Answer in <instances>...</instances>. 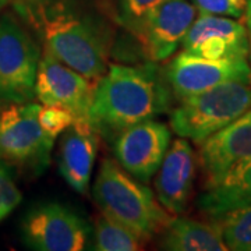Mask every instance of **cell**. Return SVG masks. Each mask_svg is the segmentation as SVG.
I'll list each match as a JSON object with an SVG mask.
<instances>
[{"instance_id":"obj_10","label":"cell","mask_w":251,"mask_h":251,"mask_svg":"<svg viewBox=\"0 0 251 251\" xmlns=\"http://www.w3.org/2000/svg\"><path fill=\"white\" fill-rule=\"evenodd\" d=\"M197 13L191 0H163L151 10L133 35L145 57L153 63L169 59L181 45Z\"/></svg>"},{"instance_id":"obj_14","label":"cell","mask_w":251,"mask_h":251,"mask_svg":"<svg viewBox=\"0 0 251 251\" xmlns=\"http://www.w3.org/2000/svg\"><path fill=\"white\" fill-rule=\"evenodd\" d=\"M200 163L205 181L218 179L242 162L251 159V106L230 125L200 144Z\"/></svg>"},{"instance_id":"obj_4","label":"cell","mask_w":251,"mask_h":251,"mask_svg":"<svg viewBox=\"0 0 251 251\" xmlns=\"http://www.w3.org/2000/svg\"><path fill=\"white\" fill-rule=\"evenodd\" d=\"M179 100L171 110V128L201 144L250 109L251 84L230 81Z\"/></svg>"},{"instance_id":"obj_18","label":"cell","mask_w":251,"mask_h":251,"mask_svg":"<svg viewBox=\"0 0 251 251\" xmlns=\"http://www.w3.org/2000/svg\"><path fill=\"white\" fill-rule=\"evenodd\" d=\"M141 240L130 229L100 212L95 219L94 250L97 251H137L143 250Z\"/></svg>"},{"instance_id":"obj_11","label":"cell","mask_w":251,"mask_h":251,"mask_svg":"<svg viewBox=\"0 0 251 251\" xmlns=\"http://www.w3.org/2000/svg\"><path fill=\"white\" fill-rule=\"evenodd\" d=\"M171 145V130L156 120H145L123 130L113 140L116 162L135 179L150 183Z\"/></svg>"},{"instance_id":"obj_3","label":"cell","mask_w":251,"mask_h":251,"mask_svg":"<svg viewBox=\"0 0 251 251\" xmlns=\"http://www.w3.org/2000/svg\"><path fill=\"white\" fill-rule=\"evenodd\" d=\"M92 194L103 214L130 229L144 242L159 234L173 218L145 183L109 158L99 166Z\"/></svg>"},{"instance_id":"obj_17","label":"cell","mask_w":251,"mask_h":251,"mask_svg":"<svg viewBox=\"0 0 251 251\" xmlns=\"http://www.w3.org/2000/svg\"><path fill=\"white\" fill-rule=\"evenodd\" d=\"M159 249L169 251H226L219 226L191 218H172L159 232Z\"/></svg>"},{"instance_id":"obj_21","label":"cell","mask_w":251,"mask_h":251,"mask_svg":"<svg viewBox=\"0 0 251 251\" xmlns=\"http://www.w3.org/2000/svg\"><path fill=\"white\" fill-rule=\"evenodd\" d=\"M38 120L45 133L50 140H56L63 134L70 126L77 120L70 110L54 106V105H41L38 112Z\"/></svg>"},{"instance_id":"obj_9","label":"cell","mask_w":251,"mask_h":251,"mask_svg":"<svg viewBox=\"0 0 251 251\" xmlns=\"http://www.w3.org/2000/svg\"><path fill=\"white\" fill-rule=\"evenodd\" d=\"M97 82L73 70L44 49L35 81V98L42 105L70 110L77 120L90 123V112Z\"/></svg>"},{"instance_id":"obj_22","label":"cell","mask_w":251,"mask_h":251,"mask_svg":"<svg viewBox=\"0 0 251 251\" xmlns=\"http://www.w3.org/2000/svg\"><path fill=\"white\" fill-rule=\"evenodd\" d=\"M23 201V194L6 165L0 163V222L17 208Z\"/></svg>"},{"instance_id":"obj_20","label":"cell","mask_w":251,"mask_h":251,"mask_svg":"<svg viewBox=\"0 0 251 251\" xmlns=\"http://www.w3.org/2000/svg\"><path fill=\"white\" fill-rule=\"evenodd\" d=\"M163 0H116L115 20L131 35H134L147 14Z\"/></svg>"},{"instance_id":"obj_16","label":"cell","mask_w":251,"mask_h":251,"mask_svg":"<svg viewBox=\"0 0 251 251\" xmlns=\"http://www.w3.org/2000/svg\"><path fill=\"white\" fill-rule=\"evenodd\" d=\"M251 204V159L236 165L218 179L205 181L200 209L211 219Z\"/></svg>"},{"instance_id":"obj_6","label":"cell","mask_w":251,"mask_h":251,"mask_svg":"<svg viewBox=\"0 0 251 251\" xmlns=\"http://www.w3.org/2000/svg\"><path fill=\"white\" fill-rule=\"evenodd\" d=\"M41 105L10 103L0 112V159L36 173L49 165L53 140L38 120Z\"/></svg>"},{"instance_id":"obj_25","label":"cell","mask_w":251,"mask_h":251,"mask_svg":"<svg viewBox=\"0 0 251 251\" xmlns=\"http://www.w3.org/2000/svg\"><path fill=\"white\" fill-rule=\"evenodd\" d=\"M10 3V0H0V10H3Z\"/></svg>"},{"instance_id":"obj_15","label":"cell","mask_w":251,"mask_h":251,"mask_svg":"<svg viewBox=\"0 0 251 251\" xmlns=\"http://www.w3.org/2000/svg\"><path fill=\"white\" fill-rule=\"evenodd\" d=\"M98 131L84 120H75L64 133L59 148V172L78 194L90 190L94 162L98 152Z\"/></svg>"},{"instance_id":"obj_24","label":"cell","mask_w":251,"mask_h":251,"mask_svg":"<svg viewBox=\"0 0 251 251\" xmlns=\"http://www.w3.org/2000/svg\"><path fill=\"white\" fill-rule=\"evenodd\" d=\"M244 17H246V31H247V38H249V63L251 66V0L247 1V7L244 11Z\"/></svg>"},{"instance_id":"obj_2","label":"cell","mask_w":251,"mask_h":251,"mask_svg":"<svg viewBox=\"0 0 251 251\" xmlns=\"http://www.w3.org/2000/svg\"><path fill=\"white\" fill-rule=\"evenodd\" d=\"M42 38L46 50L91 80L98 81L108 70L113 34L95 11L57 3L44 16Z\"/></svg>"},{"instance_id":"obj_1","label":"cell","mask_w":251,"mask_h":251,"mask_svg":"<svg viewBox=\"0 0 251 251\" xmlns=\"http://www.w3.org/2000/svg\"><path fill=\"white\" fill-rule=\"evenodd\" d=\"M173 94L163 69L112 64L97 81L90 125L110 141L131 126L171 110Z\"/></svg>"},{"instance_id":"obj_13","label":"cell","mask_w":251,"mask_h":251,"mask_svg":"<svg viewBox=\"0 0 251 251\" xmlns=\"http://www.w3.org/2000/svg\"><path fill=\"white\" fill-rule=\"evenodd\" d=\"M197 158L187 138H176L169 145L155 179L156 198L171 214L186 211L193 193Z\"/></svg>"},{"instance_id":"obj_23","label":"cell","mask_w":251,"mask_h":251,"mask_svg":"<svg viewBox=\"0 0 251 251\" xmlns=\"http://www.w3.org/2000/svg\"><path fill=\"white\" fill-rule=\"evenodd\" d=\"M201 13L224 16V17H243L249 0H191Z\"/></svg>"},{"instance_id":"obj_8","label":"cell","mask_w":251,"mask_h":251,"mask_svg":"<svg viewBox=\"0 0 251 251\" xmlns=\"http://www.w3.org/2000/svg\"><path fill=\"white\" fill-rule=\"evenodd\" d=\"M163 75L177 99L230 81L251 84L249 59H205L187 52L176 54L163 69Z\"/></svg>"},{"instance_id":"obj_5","label":"cell","mask_w":251,"mask_h":251,"mask_svg":"<svg viewBox=\"0 0 251 251\" xmlns=\"http://www.w3.org/2000/svg\"><path fill=\"white\" fill-rule=\"evenodd\" d=\"M41 50L16 18H0V103H25L35 99Z\"/></svg>"},{"instance_id":"obj_12","label":"cell","mask_w":251,"mask_h":251,"mask_svg":"<svg viewBox=\"0 0 251 251\" xmlns=\"http://www.w3.org/2000/svg\"><path fill=\"white\" fill-rule=\"evenodd\" d=\"M183 52L205 59H247L249 38L232 17L200 13L181 42Z\"/></svg>"},{"instance_id":"obj_7","label":"cell","mask_w":251,"mask_h":251,"mask_svg":"<svg viewBox=\"0 0 251 251\" xmlns=\"http://www.w3.org/2000/svg\"><path fill=\"white\" fill-rule=\"evenodd\" d=\"M88 237L85 219L59 202L34 206L21 221V239L32 250L80 251L85 249Z\"/></svg>"},{"instance_id":"obj_19","label":"cell","mask_w":251,"mask_h":251,"mask_svg":"<svg viewBox=\"0 0 251 251\" xmlns=\"http://www.w3.org/2000/svg\"><path fill=\"white\" fill-rule=\"evenodd\" d=\"M212 221L219 226L227 250L251 251V204L212 218Z\"/></svg>"}]
</instances>
